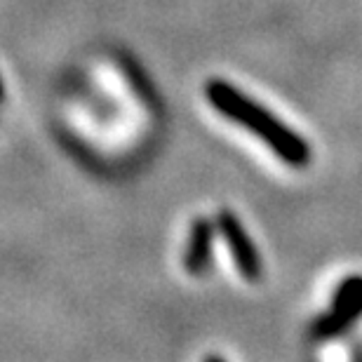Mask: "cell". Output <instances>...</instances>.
Wrapping results in <instances>:
<instances>
[{
    "instance_id": "cell-1",
    "label": "cell",
    "mask_w": 362,
    "mask_h": 362,
    "mask_svg": "<svg viewBox=\"0 0 362 362\" xmlns=\"http://www.w3.org/2000/svg\"><path fill=\"white\" fill-rule=\"evenodd\" d=\"M207 97L221 115H226V118L238 122V125L247 127L259 139H264L273 153L280 156L285 163L294 165V168H301V165L308 163V144L301 136H296L285 122H280L275 115H271L264 106L252 101L245 92L235 90L233 85L223 81H216L209 83Z\"/></svg>"
},
{
    "instance_id": "cell-2",
    "label": "cell",
    "mask_w": 362,
    "mask_h": 362,
    "mask_svg": "<svg viewBox=\"0 0 362 362\" xmlns=\"http://www.w3.org/2000/svg\"><path fill=\"white\" fill-rule=\"evenodd\" d=\"M216 223H219L221 233L226 238L238 271L250 282H257L262 278V262H259V255H257L255 245H252V238L247 235V230H245L240 219H238L233 212H228V209H221V212L216 214Z\"/></svg>"
},
{
    "instance_id": "cell-3",
    "label": "cell",
    "mask_w": 362,
    "mask_h": 362,
    "mask_svg": "<svg viewBox=\"0 0 362 362\" xmlns=\"http://www.w3.org/2000/svg\"><path fill=\"white\" fill-rule=\"evenodd\" d=\"M362 313V278H349L337 292L327 315L317 322L315 332L320 337H334L346 325Z\"/></svg>"
},
{
    "instance_id": "cell-4",
    "label": "cell",
    "mask_w": 362,
    "mask_h": 362,
    "mask_svg": "<svg viewBox=\"0 0 362 362\" xmlns=\"http://www.w3.org/2000/svg\"><path fill=\"white\" fill-rule=\"evenodd\" d=\"M209 247H212V223L207 219H198L191 230V243L184 255V266L188 273L198 275L207 266Z\"/></svg>"
},
{
    "instance_id": "cell-5",
    "label": "cell",
    "mask_w": 362,
    "mask_h": 362,
    "mask_svg": "<svg viewBox=\"0 0 362 362\" xmlns=\"http://www.w3.org/2000/svg\"><path fill=\"white\" fill-rule=\"evenodd\" d=\"M207 362H226V360H221V358H216V356H214V358H209Z\"/></svg>"
}]
</instances>
